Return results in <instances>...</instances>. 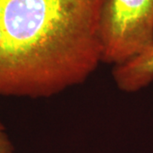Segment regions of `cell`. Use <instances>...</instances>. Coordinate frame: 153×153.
<instances>
[{
	"instance_id": "obj_1",
	"label": "cell",
	"mask_w": 153,
	"mask_h": 153,
	"mask_svg": "<svg viewBox=\"0 0 153 153\" xmlns=\"http://www.w3.org/2000/svg\"><path fill=\"white\" fill-rule=\"evenodd\" d=\"M105 0H0L6 55L0 94L50 97L84 82L101 63Z\"/></svg>"
},
{
	"instance_id": "obj_4",
	"label": "cell",
	"mask_w": 153,
	"mask_h": 153,
	"mask_svg": "<svg viewBox=\"0 0 153 153\" xmlns=\"http://www.w3.org/2000/svg\"><path fill=\"white\" fill-rule=\"evenodd\" d=\"M14 146L5 131V128L0 121V153H13Z\"/></svg>"
},
{
	"instance_id": "obj_2",
	"label": "cell",
	"mask_w": 153,
	"mask_h": 153,
	"mask_svg": "<svg viewBox=\"0 0 153 153\" xmlns=\"http://www.w3.org/2000/svg\"><path fill=\"white\" fill-rule=\"evenodd\" d=\"M100 37L101 62L113 66L153 46V0H105Z\"/></svg>"
},
{
	"instance_id": "obj_5",
	"label": "cell",
	"mask_w": 153,
	"mask_h": 153,
	"mask_svg": "<svg viewBox=\"0 0 153 153\" xmlns=\"http://www.w3.org/2000/svg\"><path fill=\"white\" fill-rule=\"evenodd\" d=\"M6 55V43L4 33L0 29V76L4 68Z\"/></svg>"
},
{
	"instance_id": "obj_3",
	"label": "cell",
	"mask_w": 153,
	"mask_h": 153,
	"mask_svg": "<svg viewBox=\"0 0 153 153\" xmlns=\"http://www.w3.org/2000/svg\"><path fill=\"white\" fill-rule=\"evenodd\" d=\"M112 77L117 88L134 93L153 82V46L124 63L113 66Z\"/></svg>"
}]
</instances>
